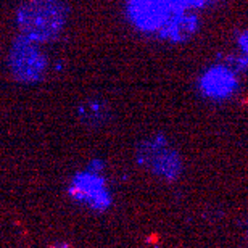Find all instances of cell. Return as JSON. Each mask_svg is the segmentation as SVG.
I'll list each match as a JSON object with an SVG mask.
<instances>
[{"mask_svg": "<svg viewBox=\"0 0 248 248\" xmlns=\"http://www.w3.org/2000/svg\"><path fill=\"white\" fill-rule=\"evenodd\" d=\"M63 0H24L16 10L19 36L39 44H48L60 36L66 24Z\"/></svg>", "mask_w": 248, "mask_h": 248, "instance_id": "cell-1", "label": "cell"}, {"mask_svg": "<svg viewBox=\"0 0 248 248\" xmlns=\"http://www.w3.org/2000/svg\"><path fill=\"white\" fill-rule=\"evenodd\" d=\"M66 193L79 205L93 211H107L111 206L113 197L103 176V163L93 160L87 168L74 172L66 187Z\"/></svg>", "mask_w": 248, "mask_h": 248, "instance_id": "cell-2", "label": "cell"}, {"mask_svg": "<svg viewBox=\"0 0 248 248\" xmlns=\"http://www.w3.org/2000/svg\"><path fill=\"white\" fill-rule=\"evenodd\" d=\"M136 160L156 177L170 182L176 181L182 172V158L163 134H155L139 143Z\"/></svg>", "mask_w": 248, "mask_h": 248, "instance_id": "cell-3", "label": "cell"}, {"mask_svg": "<svg viewBox=\"0 0 248 248\" xmlns=\"http://www.w3.org/2000/svg\"><path fill=\"white\" fill-rule=\"evenodd\" d=\"M8 68L15 81L21 84H36L46 76L47 58L39 48V44L18 36L10 48Z\"/></svg>", "mask_w": 248, "mask_h": 248, "instance_id": "cell-4", "label": "cell"}, {"mask_svg": "<svg viewBox=\"0 0 248 248\" xmlns=\"http://www.w3.org/2000/svg\"><path fill=\"white\" fill-rule=\"evenodd\" d=\"M176 10L171 0H126L129 21L145 34L160 36Z\"/></svg>", "mask_w": 248, "mask_h": 248, "instance_id": "cell-5", "label": "cell"}, {"mask_svg": "<svg viewBox=\"0 0 248 248\" xmlns=\"http://www.w3.org/2000/svg\"><path fill=\"white\" fill-rule=\"evenodd\" d=\"M198 89L211 100H227L239 89V78L229 64H213L198 79Z\"/></svg>", "mask_w": 248, "mask_h": 248, "instance_id": "cell-6", "label": "cell"}, {"mask_svg": "<svg viewBox=\"0 0 248 248\" xmlns=\"http://www.w3.org/2000/svg\"><path fill=\"white\" fill-rule=\"evenodd\" d=\"M79 123L87 129H100L110 121V103L100 97H87L76 108Z\"/></svg>", "mask_w": 248, "mask_h": 248, "instance_id": "cell-7", "label": "cell"}, {"mask_svg": "<svg viewBox=\"0 0 248 248\" xmlns=\"http://www.w3.org/2000/svg\"><path fill=\"white\" fill-rule=\"evenodd\" d=\"M197 31H198V16L195 15V12L176 10L174 15L170 19V23L160 32V36L171 42H184L188 41Z\"/></svg>", "mask_w": 248, "mask_h": 248, "instance_id": "cell-8", "label": "cell"}, {"mask_svg": "<svg viewBox=\"0 0 248 248\" xmlns=\"http://www.w3.org/2000/svg\"><path fill=\"white\" fill-rule=\"evenodd\" d=\"M174 3L176 8L179 10H187V12H195L198 8L206 7L211 0H171Z\"/></svg>", "mask_w": 248, "mask_h": 248, "instance_id": "cell-9", "label": "cell"}, {"mask_svg": "<svg viewBox=\"0 0 248 248\" xmlns=\"http://www.w3.org/2000/svg\"><path fill=\"white\" fill-rule=\"evenodd\" d=\"M239 46V63L242 68H248V32H244L237 39Z\"/></svg>", "mask_w": 248, "mask_h": 248, "instance_id": "cell-10", "label": "cell"}, {"mask_svg": "<svg viewBox=\"0 0 248 248\" xmlns=\"http://www.w3.org/2000/svg\"><path fill=\"white\" fill-rule=\"evenodd\" d=\"M48 248H71V245L68 244V242H63V240H57L53 242V244L48 245Z\"/></svg>", "mask_w": 248, "mask_h": 248, "instance_id": "cell-11", "label": "cell"}]
</instances>
